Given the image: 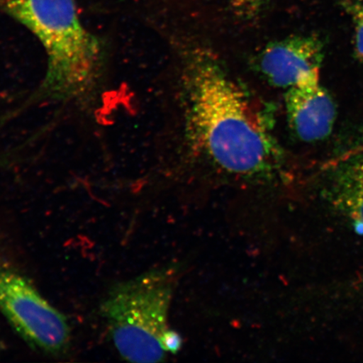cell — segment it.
I'll list each match as a JSON object with an SVG mask.
<instances>
[{"label":"cell","mask_w":363,"mask_h":363,"mask_svg":"<svg viewBox=\"0 0 363 363\" xmlns=\"http://www.w3.org/2000/svg\"><path fill=\"white\" fill-rule=\"evenodd\" d=\"M190 135L219 169L261 175L279 162L269 119L251 96L208 54L195 53L185 69Z\"/></svg>","instance_id":"6da1fadb"},{"label":"cell","mask_w":363,"mask_h":363,"mask_svg":"<svg viewBox=\"0 0 363 363\" xmlns=\"http://www.w3.org/2000/svg\"><path fill=\"white\" fill-rule=\"evenodd\" d=\"M0 311L33 348L60 354L69 346L71 331L65 316L50 305L24 277L1 265Z\"/></svg>","instance_id":"277c9868"},{"label":"cell","mask_w":363,"mask_h":363,"mask_svg":"<svg viewBox=\"0 0 363 363\" xmlns=\"http://www.w3.org/2000/svg\"><path fill=\"white\" fill-rule=\"evenodd\" d=\"M285 104L289 125L303 142H319L333 131L337 107L320 77L289 89Z\"/></svg>","instance_id":"8992f818"},{"label":"cell","mask_w":363,"mask_h":363,"mask_svg":"<svg viewBox=\"0 0 363 363\" xmlns=\"http://www.w3.org/2000/svg\"><path fill=\"white\" fill-rule=\"evenodd\" d=\"M47 52L43 89L55 99L78 96L93 84L101 62L99 40L82 25L75 0H0Z\"/></svg>","instance_id":"7a4b0ae2"},{"label":"cell","mask_w":363,"mask_h":363,"mask_svg":"<svg viewBox=\"0 0 363 363\" xmlns=\"http://www.w3.org/2000/svg\"><path fill=\"white\" fill-rule=\"evenodd\" d=\"M324 190L330 208L363 231V153L330 169Z\"/></svg>","instance_id":"52a82bcc"},{"label":"cell","mask_w":363,"mask_h":363,"mask_svg":"<svg viewBox=\"0 0 363 363\" xmlns=\"http://www.w3.org/2000/svg\"><path fill=\"white\" fill-rule=\"evenodd\" d=\"M324 45L315 35L292 36L267 45L258 66L269 84L288 89L320 77Z\"/></svg>","instance_id":"5b68a950"},{"label":"cell","mask_w":363,"mask_h":363,"mask_svg":"<svg viewBox=\"0 0 363 363\" xmlns=\"http://www.w3.org/2000/svg\"><path fill=\"white\" fill-rule=\"evenodd\" d=\"M342 6L353 23L354 51L363 63V0H345Z\"/></svg>","instance_id":"ba28073f"},{"label":"cell","mask_w":363,"mask_h":363,"mask_svg":"<svg viewBox=\"0 0 363 363\" xmlns=\"http://www.w3.org/2000/svg\"><path fill=\"white\" fill-rule=\"evenodd\" d=\"M178 283L174 267L152 270L121 283L101 306L113 344L133 362H157L180 350L179 335L170 328V306Z\"/></svg>","instance_id":"3957f363"},{"label":"cell","mask_w":363,"mask_h":363,"mask_svg":"<svg viewBox=\"0 0 363 363\" xmlns=\"http://www.w3.org/2000/svg\"><path fill=\"white\" fill-rule=\"evenodd\" d=\"M234 10L243 16H252L260 10L265 0H230Z\"/></svg>","instance_id":"9c48e42d"}]
</instances>
